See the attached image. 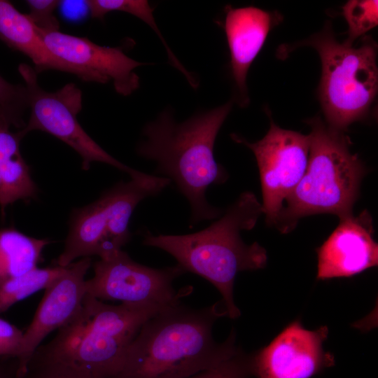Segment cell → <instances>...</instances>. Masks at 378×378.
Instances as JSON below:
<instances>
[{"instance_id": "obj_1", "label": "cell", "mask_w": 378, "mask_h": 378, "mask_svg": "<svg viewBox=\"0 0 378 378\" xmlns=\"http://www.w3.org/2000/svg\"><path fill=\"white\" fill-rule=\"evenodd\" d=\"M225 316L222 300L199 309L181 302L162 309L142 325L111 378H188L218 365L240 348L234 329L222 342L214 338L215 322Z\"/></svg>"}, {"instance_id": "obj_2", "label": "cell", "mask_w": 378, "mask_h": 378, "mask_svg": "<svg viewBox=\"0 0 378 378\" xmlns=\"http://www.w3.org/2000/svg\"><path fill=\"white\" fill-rule=\"evenodd\" d=\"M232 107L229 102L181 122L172 110L165 109L143 128L144 139L138 144L137 154L155 162V173L175 183L189 203L192 225L223 213L208 202L206 193L210 186L223 183L228 177L216 161L214 148Z\"/></svg>"}, {"instance_id": "obj_3", "label": "cell", "mask_w": 378, "mask_h": 378, "mask_svg": "<svg viewBox=\"0 0 378 378\" xmlns=\"http://www.w3.org/2000/svg\"><path fill=\"white\" fill-rule=\"evenodd\" d=\"M165 307L111 305L86 293L79 311L35 350L28 365L83 378H111L142 325Z\"/></svg>"}, {"instance_id": "obj_4", "label": "cell", "mask_w": 378, "mask_h": 378, "mask_svg": "<svg viewBox=\"0 0 378 378\" xmlns=\"http://www.w3.org/2000/svg\"><path fill=\"white\" fill-rule=\"evenodd\" d=\"M262 214V204L246 191L206 228L186 234H147L143 244L166 251L186 272L212 284L222 295L227 316L235 319L241 315L233 295L237 274L267 265L265 248L256 241L246 244L240 234L253 228Z\"/></svg>"}, {"instance_id": "obj_5", "label": "cell", "mask_w": 378, "mask_h": 378, "mask_svg": "<svg viewBox=\"0 0 378 378\" xmlns=\"http://www.w3.org/2000/svg\"><path fill=\"white\" fill-rule=\"evenodd\" d=\"M311 127L307 169L286 199L275 227L288 233L305 216L330 214L340 219L353 214L366 169L350 150L344 132L329 127L320 116L307 121Z\"/></svg>"}, {"instance_id": "obj_6", "label": "cell", "mask_w": 378, "mask_h": 378, "mask_svg": "<svg viewBox=\"0 0 378 378\" xmlns=\"http://www.w3.org/2000/svg\"><path fill=\"white\" fill-rule=\"evenodd\" d=\"M311 46L321 62L318 98L326 125L346 132L354 122L369 114L378 90L377 46L363 36L354 46L335 38L331 22L306 40L295 44Z\"/></svg>"}, {"instance_id": "obj_7", "label": "cell", "mask_w": 378, "mask_h": 378, "mask_svg": "<svg viewBox=\"0 0 378 378\" xmlns=\"http://www.w3.org/2000/svg\"><path fill=\"white\" fill-rule=\"evenodd\" d=\"M156 176L131 178L107 190L92 203L76 209L70 223L64 247L57 258L66 267L78 258H106L120 250L131 238L130 220L136 206L164 189Z\"/></svg>"}, {"instance_id": "obj_8", "label": "cell", "mask_w": 378, "mask_h": 378, "mask_svg": "<svg viewBox=\"0 0 378 378\" xmlns=\"http://www.w3.org/2000/svg\"><path fill=\"white\" fill-rule=\"evenodd\" d=\"M18 71L25 83L31 109L27 123L20 130L24 136L34 130L52 134L80 155L84 170L98 162L127 173L131 178L141 174V172L111 156L83 129L77 119L83 108L82 92L74 83H67L55 92H48L39 85L34 68L20 64Z\"/></svg>"}, {"instance_id": "obj_9", "label": "cell", "mask_w": 378, "mask_h": 378, "mask_svg": "<svg viewBox=\"0 0 378 378\" xmlns=\"http://www.w3.org/2000/svg\"><path fill=\"white\" fill-rule=\"evenodd\" d=\"M94 276L85 280L86 293L100 300L168 307L181 302L188 290L176 291L174 281L186 273L176 263L156 269L133 260L120 250L94 264Z\"/></svg>"}, {"instance_id": "obj_10", "label": "cell", "mask_w": 378, "mask_h": 378, "mask_svg": "<svg viewBox=\"0 0 378 378\" xmlns=\"http://www.w3.org/2000/svg\"><path fill=\"white\" fill-rule=\"evenodd\" d=\"M231 138L253 153L260 174L263 214L267 223L275 226L286 199L307 169L309 134L279 127L271 118L267 134L255 142L236 134Z\"/></svg>"}, {"instance_id": "obj_11", "label": "cell", "mask_w": 378, "mask_h": 378, "mask_svg": "<svg viewBox=\"0 0 378 378\" xmlns=\"http://www.w3.org/2000/svg\"><path fill=\"white\" fill-rule=\"evenodd\" d=\"M36 30L63 71L85 82H112L115 92L125 97L139 88L140 80L134 69L146 64L128 57L122 46H102L85 37L60 31Z\"/></svg>"}, {"instance_id": "obj_12", "label": "cell", "mask_w": 378, "mask_h": 378, "mask_svg": "<svg viewBox=\"0 0 378 378\" xmlns=\"http://www.w3.org/2000/svg\"><path fill=\"white\" fill-rule=\"evenodd\" d=\"M326 326L306 329L300 320L287 325L267 346L253 354V376L257 378H312L335 364L326 351Z\"/></svg>"}, {"instance_id": "obj_13", "label": "cell", "mask_w": 378, "mask_h": 378, "mask_svg": "<svg viewBox=\"0 0 378 378\" xmlns=\"http://www.w3.org/2000/svg\"><path fill=\"white\" fill-rule=\"evenodd\" d=\"M91 258H82L66 267L64 272L46 289L34 318L23 334L18 375L27 372L28 363L43 339L65 325L79 311L86 295L85 276Z\"/></svg>"}, {"instance_id": "obj_14", "label": "cell", "mask_w": 378, "mask_h": 378, "mask_svg": "<svg viewBox=\"0 0 378 378\" xmlns=\"http://www.w3.org/2000/svg\"><path fill=\"white\" fill-rule=\"evenodd\" d=\"M373 235L372 219L366 210L340 219L338 226L316 248V279L350 277L377 266L378 244Z\"/></svg>"}, {"instance_id": "obj_15", "label": "cell", "mask_w": 378, "mask_h": 378, "mask_svg": "<svg viewBox=\"0 0 378 378\" xmlns=\"http://www.w3.org/2000/svg\"><path fill=\"white\" fill-rule=\"evenodd\" d=\"M282 20L281 15L248 6L228 7L224 29L230 54V68L239 93V104L249 103L246 78L270 30Z\"/></svg>"}, {"instance_id": "obj_16", "label": "cell", "mask_w": 378, "mask_h": 378, "mask_svg": "<svg viewBox=\"0 0 378 378\" xmlns=\"http://www.w3.org/2000/svg\"><path fill=\"white\" fill-rule=\"evenodd\" d=\"M0 39L8 46L27 56L36 73L63 71L27 14L18 11L8 1L0 0Z\"/></svg>"}, {"instance_id": "obj_17", "label": "cell", "mask_w": 378, "mask_h": 378, "mask_svg": "<svg viewBox=\"0 0 378 378\" xmlns=\"http://www.w3.org/2000/svg\"><path fill=\"white\" fill-rule=\"evenodd\" d=\"M49 241L29 237L13 228L0 230V284L37 267Z\"/></svg>"}, {"instance_id": "obj_18", "label": "cell", "mask_w": 378, "mask_h": 378, "mask_svg": "<svg viewBox=\"0 0 378 378\" xmlns=\"http://www.w3.org/2000/svg\"><path fill=\"white\" fill-rule=\"evenodd\" d=\"M66 267L38 268L0 284V314L33 293L46 289L65 270Z\"/></svg>"}, {"instance_id": "obj_19", "label": "cell", "mask_w": 378, "mask_h": 378, "mask_svg": "<svg viewBox=\"0 0 378 378\" xmlns=\"http://www.w3.org/2000/svg\"><path fill=\"white\" fill-rule=\"evenodd\" d=\"M1 172L0 207L4 214L8 205L34 196L36 187L31 177L29 166L22 156L1 163Z\"/></svg>"}, {"instance_id": "obj_20", "label": "cell", "mask_w": 378, "mask_h": 378, "mask_svg": "<svg viewBox=\"0 0 378 378\" xmlns=\"http://www.w3.org/2000/svg\"><path fill=\"white\" fill-rule=\"evenodd\" d=\"M342 14L346 21L347 37L344 41L349 45L377 26L378 1L377 0H350L342 8Z\"/></svg>"}, {"instance_id": "obj_21", "label": "cell", "mask_w": 378, "mask_h": 378, "mask_svg": "<svg viewBox=\"0 0 378 378\" xmlns=\"http://www.w3.org/2000/svg\"><path fill=\"white\" fill-rule=\"evenodd\" d=\"M252 376L253 354H247L240 347L218 365L188 378H250Z\"/></svg>"}, {"instance_id": "obj_22", "label": "cell", "mask_w": 378, "mask_h": 378, "mask_svg": "<svg viewBox=\"0 0 378 378\" xmlns=\"http://www.w3.org/2000/svg\"><path fill=\"white\" fill-rule=\"evenodd\" d=\"M0 108L24 126L23 114L29 108V97L24 85H13L0 76Z\"/></svg>"}, {"instance_id": "obj_23", "label": "cell", "mask_w": 378, "mask_h": 378, "mask_svg": "<svg viewBox=\"0 0 378 378\" xmlns=\"http://www.w3.org/2000/svg\"><path fill=\"white\" fill-rule=\"evenodd\" d=\"M26 3L29 8L27 15L37 29L45 31H59V22L54 13L61 1L27 0Z\"/></svg>"}, {"instance_id": "obj_24", "label": "cell", "mask_w": 378, "mask_h": 378, "mask_svg": "<svg viewBox=\"0 0 378 378\" xmlns=\"http://www.w3.org/2000/svg\"><path fill=\"white\" fill-rule=\"evenodd\" d=\"M15 126L13 118L0 108V163L22 156L20 144L24 136L21 132H13L10 128Z\"/></svg>"}, {"instance_id": "obj_25", "label": "cell", "mask_w": 378, "mask_h": 378, "mask_svg": "<svg viewBox=\"0 0 378 378\" xmlns=\"http://www.w3.org/2000/svg\"><path fill=\"white\" fill-rule=\"evenodd\" d=\"M23 332L15 326L0 318V356L18 358Z\"/></svg>"}, {"instance_id": "obj_26", "label": "cell", "mask_w": 378, "mask_h": 378, "mask_svg": "<svg viewBox=\"0 0 378 378\" xmlns=\"http://www.w3.org/2000/svg\"><path fill=\"white\" fill-rule=\"evenodd\" d=\"M21 378H83L69 373L28 365Z\"/></svg>"}, {"instance_id": "obj_27", "label": "cell", "mask_w": 378, "mask_h": 378, "mask_svg": "<svg viewBox=\"0 0 378 378\" xmlns=\"http://www.w3.org/2000/svg\"><path fill=\"white\" fill-rule=\"evenodd\" d=\"M17 358L0 356V378H19Z\"/></svg>"}, {"instance_id": "obj_28", "label": "cell", "mask_w": 378, "mask_h": 378, "mask_svg": "<svg viewBox=\"0 0 378 378\" xmlns=\"http://www.w3.org/2000/svg\"><path fill=\"white\" fill-rule=\"evenodd\" d=\"M1 188H2V182H1V163H0V199H1Z\"/></svg>"}]
</instances>
